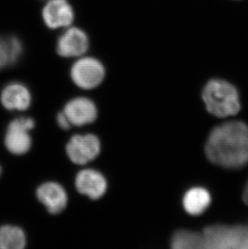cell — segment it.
<instances>
[{"instance_id":"6da1fadb","label":"cell","mask_w":248,"mask_h":249,"mask_svg":"<svg viewBox=\"0 0 248 249\" xmlns=\"http://www.w3.org/2000/svg\"><path fill=\"white\" fill-rule=\"evenodd\" d=\"M209 160L227 169H239L248 163V126L230 121L211 131L205 147Z\"/></svg>"},{"instance_id":"7a4b0ae2","label":"cell","mask_w":248,"mask_h":249,"mask_svg":"<svg viewBox=\"0 0 248 249\" xmlns=\"http://www.w3.org/2000/svg\"><path fill=\"white\" fill-rule=\"evenodd\" d=\"M202 99L207 111L217 117H230L240 111L236 88L227 81H209L204 87Z\"/></svg>"},{"instance_id":"3957f363","label":"cell","mask_w":248,"mask_h":249,"mask_svg":"<svg viewBox=\"0 0 248 249\" xmlns=\"http://www.w3.org/2000/svg\"><path fill=\"white\" fill-rule=\"evenodd\" d=\"M203 249H248V226H210L201 233Z\"/></svg>"},{"instance_id":"277c9868","label":"cell","mask_w":248,"mask_h":249,"mask_svg":"<svg viewBox=\"0 0 248 249\" xmlns=\"http://www.w3.org/2000/svg\"><path fill=\"white\" fill-rule=\"evenodd\" d=\"M70 75L72 82L81 89H95L105 79L106 68L99 58L86 54L75 59Z\"/></svg>"},{"instance_id":"5b68a950","label":"cell","mask_w":248,"mask_h":249,"mask_svg":"<svg viewBox=\"0 0 248 249\" xmlns=\"http://www.w3.org/2000/svg\"><path fill=\"white\" fill-rule=\"evenodd\" d=\"M90 48L89 36L80 27H69L62 31L56 42V52L66 59H77L89 52Z\"/></svg>"},{"instance_id":"8992f818","label":"cell","mask_w":248,"mask_h":249,"mask_svg":"<svg viewBox=\"0 0 248 249\" xmlns=\"http://www.w3.org/2000/svg\"><path fill=\"white\" fill-rule=\"evenodd\" d=\"M35 127V120L19 117L9 123L5 134V147L14 155H24L30 150L32 137L29 132Z\"/></svg>"},{"instance_id":"52a82bcc","label":"cell","mask_w":248,"mask_h":249,"mask_svg":"<svg viewBox=\"0 0 248 249\" xmlns=\"http://www.w3.org/2000/svg\"><path fill=\"white\" fill-rule=\"evenodd\" d=\"M100 152V141L93 134L74 135L66 145L67 156L76 165L88 164L94 160Z\"/></svg>"},{"instance_id":"ba28073f","label":"cell","mask_w":248,"mask_h":249,"mask_svg":"<svg viewBox=\"0 0 248 249\" xmlns=\"http://www.w3.org/2000/svg\"><path fill=\"white\" fill-rule=\"evenodd\" d=\"M42 19L50 29L64 30L74 24V7L70 0H48L43 7Z\"/></svg>"},{"instance_id":"9c48e42d","label":"cell","mask_w":248,"mask_h":249,"mask_svg":"<svg viewBox=\"0 0 248 249\" xmlns=\"http://www.w3.org/2000/svg\"><path fill=\"white\" fill-rule=\"evenodd\" d=\"M63 112L71 121L72 126L82 127L96 120L97 107L91 99L86 97H77L66 104Z\"/></svg>"},{"instance_id":"30bf717a","label":"cell","mask_w":248,"mask_h":249,"mask_svg":"<svg viewBox=\"0 0 248 249\" xmlns=\"http://www.w3.org/2000/svg\"><path fill=\"white\" fill-rule=\"evenodd\" d=\"M36 197L52 214H58L66 209L68 195L61 184L48 181L36 190Z\"/></svg>"},{"instance_id":"8fae6325","label":"cell","mask_w":248,"mask_h":249,"mask_svg":"<svg viewBox=\"0 0 248 249\" xmlns=\"http://www.w3.org/2000/svg\"><path fill=\"white\" fill-rule=\"evenodd\" d=\"M77 191L90 199H99L105 195L107 182L100 172L93 169H86L78 172L75 178Z\"/></svg>"},{"instance_id":"7c38bea8","label":"cell","mask_w":248,"mask_h":249,"mask_svg":"<svg viewBox=\"0 0 248 249\" xmlns=\"http://www.w3.org/2000/svg\"><path fill=\"white\" fill-rule=\"evenodd\" d=\"M2 107L8 111H25L32 103V95L28 87L19 83L7 84L0 94Z\"/></svg>"},{"instance_id":"4fadbf2b","label":"cell","mask_w":248,"mask_h":249,"mask_svg":"<svg viewBox=\"0 0 248 249\" xmlns=\"http://www.w3.org/2000/svg\"><path fill=\"white\" fill-rule=\"evenodd\" d=\"M182 202L184 209L188 214L197 216L208 208L211 202V196L206 189L194 187L185 194Z\"/></svg>"},{"instance_id":"5bb4252c","label":"cell","mask_w":248,"mask_h":249,"mask_svg":"<svg viewBox=\"0 0 248 249\" xmlns=\"http://www.w3.org/2000/svg\"><path fill=\"white\" fill-rule=\"evenodd\" d=\"M23 53V45L15 36H0V58L2 68L17 63Z\"/></svg>"},{"instance_id":"9a60e30c","label":"cell","mask_w":248,"mask_h":249,"mask_svg":"<svg viewBox=\"0 0 248 249\" xmlns=\"http://www.w3.org/2000/svg\"><path fill=\"white\" fill-rule=\"evenodd\" d=\"M26 244V234L21 228L10 224L0 227V249H23Z\"/></svg>"},{"instance_id":"2e32d148","label":"cell","mask_w":248,"mask_h":249,"mask_svg":"<svg viewBox=\"0 0 248 249\" xmlns=\"http://www.w3.org/2000/svg\"><path fill=\"white\" fill-rule=\"evenodd\" d=\"M171 247L174 249H203L201 233L189 230L177 231L172 237Z\"/></svg>"},{"instance_id":"e0dca14e","label":"cell","mask_w":248,"mask_h":249,"mask_svg":"<svg viewBox=\"0 0 248 249\" xmlns=\"http://www.w3.org/2000/svg\"><path fill=\"white\" fill-rule=\"evenodd\" d=\"M56 122H57V124H58L59 127H61V129L69 130L72 126L71 121L69 120L68 117L66 116V114L63 112V111L58 113L56 115Z\"/></svg>"},{"instance_id":"ac0fdd59","label":"cell","mask_w":248,"mask_h":249,"mask_svg":"<svg viewBox=\"0 0 248 249\" xmlns=\"http://www.w3.org/2000/svg\"><path fill=\"white\" fill-rule=\"evenodd\" d=\"M243 198H244V202L248 206V183H247L246 187H245V190H244Z\"/></svg>"},{"instance_id":"d6986e66","label":"cell","mask_w":248,"mask_h":249,"mask_svg":"<svg viewBox=\"0 0 248 249\" xmlns=\"http://www.w3.org/2000/svg\"><path fill=\"white\" fill-rule=\"evenodd\" d=\"M1 174H2V167H1V165H0V176H1Z\"/></svg>"},{"instance_id":"ffe728a7","label":"cell","mask_w":248,"mask_h":249,"mask_svg":"<svg viewBox=\"0 0 248 249\" xmlns=\"http://www.w3.org/2000/svg\"><path fill=\"white\" fill-rule=\"evenodd\" d=\"M0 69H2V62H1V60H0Z\"/></svg>"}]
</instances>
